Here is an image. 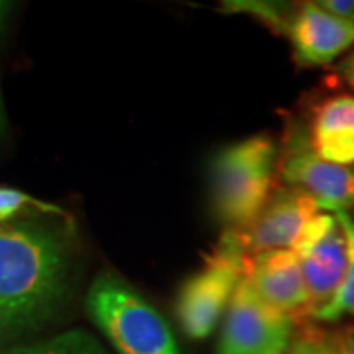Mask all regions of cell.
<instances>
[{
  "instance_id": "1",
  "label": "cell",
  "mask_w": 354,
  "mask_h": 354,
  "mask_svg": "<svg viewBox=\"0 0 354 354\" xmlns=\"http://www.w3.org/2000/svg\"><path fill=\"white\" fill-rule=\"evenodd\" d=\"M71 279V239L57 225H0V351L44 327L64 305Z\"/></svg>"
},
{
  "instance_id": "2",
  "label": "cell",
  "mask_w": 354,
  "mask_h": 354,
  "mask_svg": "<svg viewBox=\"0 0 354 354\" xmlns=\"http://www.w3.org/2000/svg\"><path fill=\"white\" fill-rule=\"evenodd\" d=\"M85 307L120 354H181L162 313L113 270H102L91 283Z\"/></svg>"
},
{
  "instance_id": "3",
  "label": "cell",
  "mask_w": 354,
  "mask_h": 354,
  "mask_svg": "<svg viewBox=\"0 0 354 354\" xmlns=\"http://www.w3.org/2000/svg\"><path fill=\"white\" fill-rule=\"evenodd\" d=\"M278 150L272 138L252 136L216 153L211 164V203L230 230L248 227L272 197Z\"/></svg>"
},
{
  "instance_id": "4",
  "label": "cell",
  "mask_w": 354,
  "mask_h": 354,
  "mask_svg": "<svg viewBox=\"0 0 354 354\" xmlns=\"http://www.w3.org/2000/svg\"><path fill=\"white\" fill-rule=\"evenodd\" d=\"M246 254L230 232H225L199 272H195L177 295V321L191 341H203L215 330L218 319L244 279Z\"/></svg>"
},
{
  "instance_id": "5",
  "label": "cell",
  "mask_w": 354,
  "mask_h": 354,
  "mask_svg": "<svg viewBox=\"0 0 354 354\" xmlns=\"http://www.w3.org/2000/svg\"><path fill=\"white\" fill-rule=\"evenodd\" d=\"M293 335V317L256 295L242 279L228 305L218 337V354H283Z\"/></svg>"
},
{
  "instance_id": "6",
  "label": "cell",
  "mask_w": 354,
  "mask_h": 354,
  "mask_svg": "<svg viewBox=\"0 0 354 354\" xmlns=\"http://www.w3.org/2000/svg\"><path fill=\"white\" fill-rule=\"evenodd\" d=\"M291 250L297 254L304 272L309 315L335 295L348 266V244L337 215L323 211L317 213Z\"/></svg>"
},
{
  "instance_id": "7",
  "label": "cell",
  "mask_w": 354,
  "mask_h": 354,
  "mask_svg": "<svg viewBox=\"0 0 354 354\" xmlns=\"http://www.w3.org/2000/svg\"><path fill=\"white\" fill-rule=\"evenodd\" d=\"M279 174L290 187L307 193L323 213L354 209V167L319 158L301 130L290 134Z\"/></svg>"
},
{
  "instance_id": "8",
  "label": "cell",
  "mask_w": 354,
  "mask_h": 354,
  "mask_svg": "<svg viewBox=\"0 0 354 354\" xmlns=\"http://www.w3.org/2000/svg\"><path fill=\"white\" fill-rule=\"evenodd\" d=\"M321 213L317 203L299 189H278L260 215L242 230H228L246 256L268 250H291L307 223Z\"/></svg>"
},
{
  "instance_id": "9",
  "label": "cell",
  "mask_w": 354,
  "mask_h": 354,
  "mask_svg": "<svg viewBox=\"0 0 354 354\" xmlns=\"http://www.w3.org/2000/svg\"><path fill=\"white\" fill-rule=\"evenodd\" d=\"M286 36L297 64L305 67L329 65L354 48V22L337 18L317 2H309L295 8Z\"/></svg>"
},
{
  "instance_id": "10",
  "label": "cell",
  "mask_w": 354,
  "mask_h": 354,
  "mask_svg": "<svg viewBox=\"0 0 354 354\" xmlns=\"http://www.w3.org/2000/svg\"><path fill=\"white\" fill-rule=\"evenodd\" d=\"M244 279L262 297L281 313L309 311V295L304 272L293 250H268L246 258Z\"/></svg>"
},
{
  "instance_id": "11",
  "label": "cell",
  "mask_w": 354,
  "mask_h": 354,
  "mask_svg": "<svg viewBox=\"0 0 354 354\" xmlns=\"http://www.w3.org/2000/svg\"><path fill=\"white\" fill-rule=\"evenodd\" d=\"M311 146L325 162L354 165V95H337L319 104Z\"/></svg>"
},
{
  "instance_id": "12",
  "label": "cell",
  "mask_w": 354,
  "mask_h": 354,
  "mask_svg": "<svg viewBox=\"0 0 354 354\" xmlns=\"http://www.w3.org/2000/svg\"><path fill=\"white\" fill-rule=\"evenodd\" d=\"M339 223H341L344 236H346V244H348V266L344 272L339 290L335 291V295L330 297L323 307H319L315 311H311L309 317L315 321H323V323H335L342 317L354 315V218L348 213H335Z\"/></svg>"
},
{
  "instance_id": "13",
  "label": "cell",
  "mask_w": 354,
  "mask_h": 354,
  "mask_svg": "<svg viewBox=\"0 0 354 354\" xmlns=\"http://www.w3.org/2000/svg\"><path fill=\"white\" fill-rule=\"evenodd\" d=\"M0 354H106L99 342L85 330H67L50 341L6 346Z\"/></svg>"
},
{
  "instance_id": "14",
  "label": "cell",
  "mask_w": 354,
  "mask_h": 354,
  "mask_svg": "<svg viewBox=\"0 0 354 354\" xmlns=\"http://www.w3.org/2000/svg\"><path fill=\"white\" fill-rule=\"evenodd\" d=\"M225 6H228L232 12L252 14L278 34H286L291 16L295 12V8H290L288 4H278V2H228Z\"/></svg>"
},
{
  "instance_id": "15",
  "label": "cell",
  "mask_w": 354,
  "mask_h": 354,
  "mask_svg": "<svg viewBox=\"0 0 354 354\" xmlns=\"http://www.w3.org/2000/svg\"><path fill=\"white\" fill-rule=\"evenodd\" d=\"M28 209H36L39 213H50V215H64V211L59 207L39 201L24 191L12 189V187H0V225L12 221L14 216H18L22 211H28Z\"/></svg>"
},
{
  "instance_id": "16",
  "label": "cell",
  "mask_w": 354,
  "mask_h": 354,
  "mask_svg": "<svg viewBox=\"0 0 354 354\" xmlns=\"http://www.w3.org/2000/svg\"><path fill=\"white\" fill-rule=\"evenodd\" d=\"M317 4L323 10L337 16V18L354 22V0H323V2H317Z\"/></svg>"
},
{
  "instance_id": "17",
  "label": "cell",
  "mask_w": 354,
  "mask_h": 354,
  "mask_svg": "<svg viewBox=\"0 0 354 354\" xmlns=\"http://www.w3.org/2000/svg\"><path fill=\"white\" fill-rule=\"evenodd\" d=\"M321 353V339L317 337H305L291 344L288 354H319Z\"/></svg>"
},
{
  "instance_id": "18",
  "label": "cell",
  "mask_w": 354,
  "mask_h": 354,
  "mask_svg": "<svg viewBox=\"0 0 354 354\" xmlns=\"http://www.w3.org/2000/svg\"><path fill=\"white\" fill-rule=\"evenodd\" d=\"M337 77L341 79L342 83H346L348 87L354 88V48L348 51V55L342 59L341 64L337 65Z\"/></svg>"
},
{
  "instance_id": "19",
  "label": "cell",
  "mask_w": 354,
  "mask_h": 354,
  "mask_svg": "<svg viewBox=\"0 0 354 354\" xmlns=\"http://www.w3.org/2000/svg\"><path fill=\"white\" fill-rule=\"evenodd\" d=\"M335 354H354V329L341 333L339 337L330 339Z\"/></svg>"
},
{
  "instance_id": "20",
  "label": "cell",
  "mask_w": 354,
  "mask_h": 354,
  "mask_svg": "<svg viewBox=\"0 0 354 354\" xmlns=\"http://www.w3.org/2000/svg\"><path fill=\"white\" fill-rule=\"evenodd\" d=\"M6 132V114H4V104H2V97H0V136Z\"/></svg>"
},
{
  "instance_id": "21",
  "label": "cell",
  "mask_w": 354,
  "mask_h": 354,
  "mask_svg": "<svg viewBox=\"0 0 354 354\" xmlns=\"http://www.w3.org/2000/svg\"><path fill=\"white\" fill-rule=\"evenodd\" d=\"M319 354H335L330 339H321V353Z\"/></svg>"
},
{
  "instance_id": "22",
  "label": "cell",
  "mask_w": 354,
  "mask_h": 354,
  "mask_svg": "<svg viewBox=\"0 0 354 354\" xmlns=\"http://www.w3.org/2000/svg\"><path fill=\"white\" fill-rule=\"evenodd\" d=\"M2 8H4V4H2V2H0V12H2Z\"/></svg>"
},
{
  "instance_id": "23",
  "label": "cell",
  "mask_w": 354,
  "mask_h": 354,
  "mask_svg": "<svg viewBox=\"0 0 354 354\" xmlns=\"http://www.w3.org/2000/svg\"><path fill=\"white\" fill-rule=\"evenodd\" d=\"M353 218H354V215H353Z\"/></svg>"
}]
</instances>
